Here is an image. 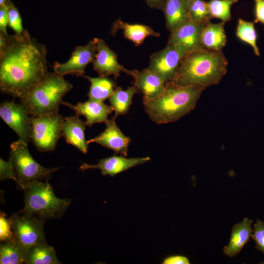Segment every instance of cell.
Listing matches in <instances>:
<instances>
[{"label": "cell", "instance_id": "cell-11", "mask_svg": "<svg viewBox=\"0 0 264 264\" xmlns=\"http://www.w3.org/2000/svg\"><path fill=\"white\" fill-rule=\"evenodd\" d=\"M96 55L95 40L94 38L83 46H76L68 60L64 63L55 62L54 72L64 76L66 74H74L82 76L88 65L92 63Z\"/></svg>", "mask_w": 264, "mask_h": 264}, {"label": "cell", "instance_id": "cell-3", "mask_svg": "<svg viewBox=\"0 0 264 264\" xmlns=\"http://www.w3.org/2000/svg\"><path fill=\"white\" fill-rule=\"evenodd\" d=\"M204 89L176 85L171 82L166 83L163 91L153 98L143 97L146 112L157 124L173 122L194 110Z\"/></svg>", "mask_w": 264, "mask_h": 264}, {"label": "cell", "instance_id": "cell-27", "mask_svg": "<svg viewBox=\"0 0 264 264\" xmlns=\"http://www.w3.org/2000/svg\"><path fill=\"white\" fill-rule=\"evenodd\" d=\"M236 36L240 40L250 45L256 56H260V50L257 44L258 34L254 22L239 19L236 28Z\"/></svg>", "mask_w": 264, "mask_h": 264}, {"label": "cell", "instance_id": "cell-6", "mask_svg": "<svg viewBox=\"0 0 264 264\" xmlns=\"http://www.w3.org/2000/svg\"><path fill=\"white\" fill-rule=\"evenodd\" d=\"M16 176V183L22 190L25 184L47 180L60 168H47L37 163L30 154L27 143L19 139L10 145V159Z\"/></svg>", "mask_w": 264, "mask_h": 264}, {"label": "cell", "instance_id": "cell-1", "mask_svg": "<svg viewBox=\"0 0 264 264\" xmlns=\"http://www.w3.org/2000/svg\"><path fill=\"white\" fill-rule=\"evenodd\" d=\"M45 46L24 30L6 36L0 50V90L19 99L42 81L49 72Z\"/></svg>", "mask_w": 264, "mask_h": 264}, {"label": "cell", "instance_id": "cell-28", "mask_svg": "<svg viewBox=\"0 0 264 264\" xmlns=\"http://www.w3.org/2000/svg\"><path fill=\"white\" fill-rule=\"evenodd\" d=\"M238 0H210L207 1L211 18H217L224 23L231 19V8Z\"/></svg>", "mask_w": 264, "mask_h": 264}, {"label": "cell", "instance_id": "cell-37", "mask_svg": "<svg viewBox=\"0 0 264 264\" xmlns=\"http://www.w3.org/2000/svg\"><path fill=\"white\" fill-rule=\"evenodd\" d=\"M151 8L162 10L166 0H144Z\"/></svg>", "mask_w": 264, "mask_h": 264}, {"label": "cell", "instance_id": "cell-29", "mask_svg": "<svg viewBox=\"0 0 264 264\" xmlns=\"http://www.w3.org/2000/svg\"><path fill=\"white\" fill-rule=\"evenodd\" d=\"M189 9L190 19L195 22L206 24L212 18L207 2L204 0H189Z\"/></svg>", "mask_w": 264, "mask_h": 264}, {"label": "cell", "instance_id": "cell-24", "mask_svg": "<svg viewBox=\"0 0 264 264\" xmlns=\"http://www.w3.org/2000/svg\"><path fill=\"white\" fill-rule=\"evenodd\" d=\"M138 89L133 85L126 90H123L120 87H116L112 94L109 98L110 106L115 111L114 116L126 114L132 103L134 94L139 93Z\"/></svg>", "mask_w": 264, "mask_h": 264}, {"label": "cell", "instance_id": "cell-19", "mask_svg": "<svg viewBox=\"0 0 264 264\" xmlns=\"http://www.w3.org/2000/svg\"><path fill=\"white\" fill-rule=\"evenodd\" d=\"M189 0H166L162 11L164 12L166 25L170 32L191 20Z\"/></svg>", "mask_w": 264, "mask_h": 264}, {"label": "cell", "instance_id": "cell-30", "mask_svg": "<svg viewBox=\"0 0 264 264\" xmlns=\"http://www.w3.org/2000/svg\"><path fill=\"white\" fill-rule=\"evenodd\" d=\"M8 12V26L15 32V35L20 36L24 31L22 18L18 9L10 1L7 5Z\"/></svg>", "mask_w": 264, "mask_h": 264}, {"label": "cell", "instance_id": "cell-35", "mask_svg": "<svg viewBox=\"0 0 264 264\" xmlns=\"http://www.w3.org/2000/svg\"><path fill=\"white\" fill-rule=\"evenodd\" d=\"M8 26V7H0V31L5 36L8 35L7 27Z\"/></svg>", "mask_w": 264, "mask_h": 264}, {"label": "cell", "instance_id": "cell-16", "mask_svg": "<svg viewBox=\"0 0 264 264\" xmlns=\"http://www.w3.org/2000/svg\"><path fill=\"white\" fill-rule=\"evenodd\" d=\"M62 104L74 111L75 114L85 116L86 125L89 127L95 123H106L109 120V114L114 111L111 106L106 105L103 102L89 100L76 105L63 101Z\"/></svg>", "mask_w": 264, "mask_h": 264}, {"label": "cell", "instance_id": "cell-12", "mask_svg": "<svg viewBox=\"0 0 264 264\" xmlns=\"http://www.w3.org/2000/svg\"><path fill=\"white\" fill-rule=\"evenodd\" d=\"M95 40L96 55L92 62L93 67L100 76L113 75L117 78L120 72H124L132 77L133 70H128L118 63L116 54L103 40L99 38Z\"/></svg>", "mask_w": 264, "mask_h": 264}, {"label": "cell", "instance_id": "cell-36", "mask_svg": "<svg viewBox=\"0 0 264 264\" xmlns=\"http://www.w3.org/2000/svg\"><path fill=\"white\" fill-rule=\"evenodd\" d=\"M190 261L186 257L181 255H174L168 257L164 259L163 264H189Z\"/></svg>", "mask_w": 264, "mask_h": 264}, {"label": "cell", "instance_id": "cell-7", "mask_svg": "<svg viewBox=\"0 0 264 264\" xmlns=\"http://www.w3.org/2000/svg\"><path fill=\"white\" fill-rule=\"evenodd\" d=\"M65 118L58 112L39 116H31V140L42 152L53 151L62 136Z\"/></svg>", "mask_w": 264, "mask_h": 264}, {"label": "cell", "instance_id": "cell-17", "mask_svg": "<svg viewBox=\"0 0 264 264\" xmlns=\"http://www.w3.org/2000/svg\"><path fill=\"white\" fill-rule=\"evenodd\" d=\"M133 71V85L143 94V97L154 98L164 90L166 82L154 72L148 68Z\"/></svg>", "mask_w": 264, "mask_h": 264}, {"label": "cell", "instance_id": "cell-23", "mask_svg": "<svg viewBox=\"0 0 264 264\" xmlns=\"http://www.w3.org/2000/svg\"><path fill=\"white\" fill-rule=\"evenodd\" d=\"M90 82L89 90L88 93V100L96 102H103L109 98L113 92L116 85L108 77H91L83 75Z\"/></svg>", "mask_w": 264, "mask_h": 264}, {"label": "cell", "instance_id": "cell-4", "mask_svg": "<svg viewBox=\"0 0 264 264\" xmlns=\"http://www.w3.org/2000/svg\"><path fill=\"white\" fill-rule=\"evenodd\" d=\"M73 85L64 76L48 72L44 78L27 93L20 98L31 116L58 112L64 96Z\"/></svg>", "mask_w": 264, "mask_h": 264}, {"label": "cell", "instance_id": "cell-34", "mask_svg": "<svg viewBox=\"0 0 264 264\" xmlns=\"http://www.w3.org/2000/svg\"><path fill=\"white\" fill-rule=\"evenodd\" d=\"M254 1V22H260L264 25V0H253Z\"/></svg>", "mask_w": 264, "mask_h": 264}, {"label": "cell", "instance_id": "cell-26", "mask_svg": "<svg viewBox=\"0 0 264 264\" xmlns=\"http://www.w3.org/2000/svg\"><path fill=\"white\" fill-rule=\"evenodd\" d=\"M27 251L15 240L2 242L0 245V264H26Z\"/></svg>", "mask_w": 264, "mask_h": 264}, {"label": "cell", "instance_id": "cell-13", "mask_svg": "<svg viewBox=\"0 0 264 264\" xmlns=\"http://www.w3.org/2000/svg\"><path fill=\"white\" fill-rule=\"evenodd\" d=\"M205 24L190 20L170 32L168 43L180 49L185 54L202 48L200 33Z\"/></svg>", "mask_w": 264, "mask_h": 264}, {"label": "cell", "instance_id": "cell-9", "mask_svg": "<svg viewBox=\"0 0 264 264\" xmlns=\"http://www.w3.org/2000/svg\"><path fill=\"white\" fill-rule=\"evenodd\" d=\"M0 116L17 134L19 139L27 144L31 140V116L24 105L14 101H5L0 105Z\"/></svg>", "mask_w": 264, "mask_h": 264}, {"label": "cell", "instance_id": "cell-14", "mask_svg": "<svg viewBox=\"0 0 264 264\" xmlns=\"http://www.w3.org/2000/svg\"><path fill=\"white\" fill-rule=\"evenodd\" d=\"M116 118L113 116V118L109 119L105 123L106 130L99 135L87 141V143L89 144L95 142L112 150L116 154L127 156L131 139L122 132L115 123Z\"/></svg>", "mask_w": 264, "mask_h": 264}, {"label": "cell", "instance_id": "cell-18", "mask_svg": "<svg viewBox=\"0 0 264 264\" xmlns=\"http://www.w3.org/2000/svg\"><path fill=\"white\" fill-rule=\"evenodd\" d=\"M86 126V122L75 114L65 117L62 128V136L65 138L66 142L84 154L88 152V144L85 135Z\"/></svg>", "mask_w": 264, "mask_h": 264}, {"label": "cell", "instance_id": "cell-5", "mask_svg": "<svg viewBox=\"0 0 264 264\" xmlns=\"http://www.w3.org/2000/svg\"><path fill=\"white\" fill-rule=\"evenodd\" d=\"M24 206L19 212L45 221L61 218L71 200L57 198L47 180H35L25 184Z\"/></svg>", "mask_w": 264, "mask_h": 264}, {"label": "cell", "instance_id": "cell-15", "mask_svg": "<svg viewBox=\"0 0 264 264\" xmlns=\"http://www.w3.org/2000/svg\"><path fill=\"white\" fill-rule=\"evenodd\" d=\"M148 156L127 158L122 156L113 155L100 160L96 165L83 163L80 170L84 171L89 169H98L104 176H114L135 166L142 164L150 160Z\"/></svg>", "mask_w": 264, "mask_h": 264}, {"label": "cell", "instance_id": "cell-38", "mask_svg": "<svg viewBox=\"0 0 264 264\" xmlns=\"http://www.w3.org/2000/svg\"><path fill=\"white\" fill-rule=\"evenodd\" d=\"M10 0H0V7L6 6Z\"/></svg>", "mask_w": 264, "mask_h": 264}, {"label": "cell", "instance_id": "cell-25", "mask_svg": "<svg viewBox=\"0 0 264 264\" xmlns=\"http://www.w3.org/2000/svg\"><path fill=\"white\" fill-rule=\"evenodd\" d=\"M58 260L53 247L46 242L40 243L29 248L27 251L26 264H59Z\"/></svg>", "mask_w": 264, "mask_h": 264}, {"label": "cell", "instance_id": "cell-10", "mask_svg": "<svg viewBox=\"0 0 264 264\" xmlns=\"http://www.w3.org/2000/svg\"><path fill=\"white\" fill-rule=\"evenodd\" d=\"M185 54L170 44L150 57L148 69L159 76L165 82L172 81Z\"/></svg>", "mask_w": 264, "mask_h": 264}, {"label": "cell", "instance_id": "cell-8", "mask_svg": "<svg viewBox=\"0 0 264 264\" xmlns=\"http://www.w3.org/2000/svg\"><path fill=\"white\" fill-rule=\"evenodd\" d=\"M11 218L15 240L27 250L46 242L44 230L45 221L20 212L14 213Z\"/></svg>", "mask_w": 264, "mask_h": 264}, {"label": "cell", "instance_id": "cell-32", "mask_svg": "<svg viewBox=\"0 0 264 264\" xmlns=\"http://www.w3.org/2000/svg\"><path fill=\"white\" fill-rule=\"evenodd\" d=\"M251 237L256 242V248L264 254V222L257 219L253 224Z\"/></svg>", "mask_w": 264, "mask_h": 264}, {"label": "cell", "instance_id": "cell-2", "mask_svg": "<svg viewBox=\"0 0 264 264\" xmlns=\"http://www.w3.org/2000/svg\"><path fill=\"white\" fill-rule=\"evenodd\" d=\"M227 65L221 51L202 48L185 55L171 82L179 86L205 89L219 83L226 73Z\"/></svg>", "mask_w": 264, "mask_h": 264}, {"label": "cell", "instance_id": "cell-20", "mask_svg": "<svg viewBox=\"0 0 264 264\" xmlns=\"http://www.w3.org/2000/svg\"><path fill=\"white\" fill-rule=\"evenodd\" d=\"M252 220L245 218L241 222L233 226L229 243L223 249L226 256L230 257L236 256L250 241L252 233Z\"/></svg>", "mask_w": 264, "mask_h": 264}, {"label": "cell", "instance_id": "cell-31", "mask_svg": "<svg viewBox=\"0 0 264 264\" xmlns=\"http://www.w3.org/2000/svg\"><path fill=\"white\" fill-rule=\"evenodd\" d=\"M0 240L2 242L15 240L12 219L7 218V215L2 212L0 214Z\"/></svg>", "mask_w": 264, "mask_h": 264}, {"label": "cell", "instance_id": "cell-33", "mask_svg": "<svg viewBox=\"0 0 264 264\" xmlns=\"http://www.w3.org/2000/svg\"><path fill=\"white\" fill-rule=\"evenodd\" d=\"M0 178L1 180L12 179L15 182L16 176L11 161H5L0 160Z\"/></svg>", "mask_w": 264, "mask_h": 264}, {"label": "cell", "instance_id": "cell-22", "mask_svg": "<svg viewBox=\"0 0 264 264\" xmlns=\"http://www.w3.org/2000/svg\"><path fill=\"white\" fill-rule=\"evenodd\" d=\"M122 29L125 38L132 41L136 45L141 44L145 38L149 36L158 37L160 34L149 26L141 24H130L123 22L120 19L115 21L110 32L114 34L117 30Z\"/></svg>", "mask_w": 264, "mask_h": 264}, {"label": "cell", "instance_id": "cell-21", "mask_svg": "<svg viewBox=\"0 0 264 264\" xmlns=\"http://www.w3.org/2000/svg\"><path fill=\"white\" fill-rule=\"evenodd\" d=\"M224 25L223 22L213 23L209 22L203 26L200 33V43L203 48L221 51L227 42Z\"/></svg>", "mask_w": 264, "mask_h": 264}]
</instances>
